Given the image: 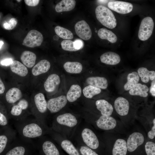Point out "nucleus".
<instances>
[{
	"mask_svg": "<svg viewBox=\"0 0 155 155\" xmlns=\"http://www.w3.org/2000/svg\"><path fill=\"white\" fill-rule=\"evenodd\" d=\"M62 49L66 51H78L74 46L73 42L70 40H64L61 42Z\"/></svg>",
	"mask_w": 155,
	"mask_h": 155,
	"instance_id": "c9c22d12",
	"label": "nucleus"
},
{
	"mask_svg": "<svg viewBox=\"0 0 155 155\" xmlns=\"http://www.w3.org/2000/svg\"><path fill=\"white\" fill-rule=\"evenodd\" d=\"M34 155H40L39 153H37L36 152L35 154Z\"/></svg>",
	"mask_w": 155,
	"mask_h": 155,
	"instance_id": "09e8293b",
	"label": "nucleus"
},
{
	"mask_svg": "<svg viewBox=\"0 0 155 155\" xmlns=\"http://www.w3.org/2000/svg\"><path fill=\"white\" fill-rule=\"evenodd\" d=\"M18 23L17 20L15 18H11L8 22H6L3 25V28L7 30H11L14 28Z\"/></svg>",
	"mask_w": 155,
	"mask_h": 155,
	"instance_id": "4c0bfd02",
	"label": "nucleus"
},
{
	"mask_svg": "<svg viewBox=\"0 0 155 155\" xmlns=\"http://www.w3.org/2000/svg\"><path fill=\"white\" fill-rule=\"evenodd\" d=\"M13 61L11 58H7L2 60L0 62L1 65L5 66L10 65Z\"/></svg>",
	"mask_w": 155,
	"mask_h": 155,
	"instance_id": "79ce46f5",
	"label": "nucleus"
},
{
	"mask_svg": "<svg viewBox=\"0 0 155 155\" xmlns=\"http://www.w3.org/2000/svg\"><path fill=\"white\" fill-rule=\"evenodd\" d=\"M22 97V94L20 90L13 87L7 91L5 95V99L9 104H13L20 100Z\"/></svg>",
	"mask_w": 155,
	"mask_h": 155,
	"instance_id": "5701e85b",
	"label": "nucleus"
},
{
	"mask_svg": "<svg viewBox=\"0 0 155 155\" xmlns=\"http://www.w3.org/2000/svg\"><path fill=\"white\" fill-rule=\"evenodd\" d=\"M150 92L153 96H155V80H152L150 88Z\"/></svg>",
	"mask_w": 155,
	"mask_h": 155,
	"instance_id": "c03bdc74",
	"label": "nucleus"
},
{
	"mask_svg": "<svg viewBox=\"0 0 155 155\" xmlns=\"http://www.w3.org/2000/svg\"><path fill=\"white\" fill-rule=\"evenodd\" d=\"M96 17L104 26L113 29L116 26L117 20L112 11L107 7L102 5L98 6L95 9Z\"/></svg>",
	"mask_w": 155,
	"mask_h": 155,
	"instance_id": "20e7f679",
	"label": "nucleus"
},
{
	"mask_svg": "<svg viewBox=\"0 0 155 155\" xmlns=\"http://www.w3.org/2000/svg\"><path fill=\"white\" fill-rule=\"evenodd\" d=\"M36 56L34 53L28 51H24L22 54L20 59L23 64L30 68L35 65Z\"/></svg>",
	"mask_w": 155,
	"mask_h": 155,
	"instance_id": "b1692460",
	"label": "nucleus"
},
{
	"mask_svg": "<svg viewBox=\"0 0 155 155\" xmlns=\"http://www.w3.org/2000/svg\"><path fill=\"white\" fill-rule=\"evenodd\" d=\"M137 73L141 77L142 81L144 82H148L150 80H153L155 78V72L150 71L146 68L141 67L137 70Z\"/></svg>",
	"mask_w": 155,
	"mask_h": 155,
	"instance_id": "c756f323",
	"label": "nucleus"
},
{
	"mask_svg": "<svg viewBox=\"0 0 155 155\" xmlns=\"http://www.w3.org/2000/svg\"><path fill=\"white\" fill-rule=\"evenodd\" d=\"M75 29L77 35L84 40H88L91 37V29L89 25L84 20H82L76 23L75 26Z\"/></svg>",
	"mask_w": 155,
	"mask_h": 155,
	"instance_id": "4468645a",
	"label": "nucleus"
},
{
	"mask_svg": "<svg viewBox=\"0 0 155 155\" xmlns=\"http://www.w3.org/2000/svg\"><path fill=\"white\" fill-rule=\"evenodd\" d=\"M4 42L2 41H0V49L1 48Z\"/></svg>",
	"mask_w": 155,
	"mask_h": 155,
	"instance_id": "49530a36",
	"label": "nucleus"
},
{
	"mask_svg": "<svg viewBox=\"0 0 155 155\" xmlns=\"http://www.w3.org/2000/svg\"><path fill=\"white\" fill-rule=\"evenodd\" d=\"M98 2H107L108 1H107V0H98Z\"/></svg>",
	"mask_w": 155,
	"mask_h": 155,
	"instance_id": "de8ad7c7",
	"label": "nucleus"
},
{
	"mask_svg": "<svg viewBox=\"0 0 155 155\" xmlns=\"http://www.w3.org/2000/svg\"><path fill=\"white\" fill-rule=\"evenodd\" d=\"M16 131L21 138L32 140L40 137L44 133L42 122L35 117H28L20 121H15Z\"/></svg>",
	"mask_w": 155,
	"mask_h": 155,
	"instance_id": "f257e3e1",
	"label": "nucleus"
},
{
	"mask_svg": "<svg viewBox=\"0 0 155 155\" xmlns=\"http://www.w3.org/2000/svg\"><path fill=\"white\" fill-rule=\"evenodd\" d=\"M82 42L80 40H77L73 42L74 47L78 50H80L82 46Z\"/></svg>",
	"mask_w": 155,
	"mask_h": 155,
	"instance_id": "37998d69",
	"label": "nucleus"
},
{
	"mask_svg": "<svg viewBox=\"0 0 155 155\" xmlns=\"http://www.w3.org/2000/svg\"><path fill=\"white\" fill-rule=\"evenodd\" d=\"M55 31L57 35L63 39L70 40L73 38V33L66 28L57 26L55 28Z\"/></svg>",
	"mask_w": 155,
	"mask_h": 155,
	"instance_id": "473e14b6",
	"label": "nucleus"
},
{
	"mask_svg": "<svg viewBox=\"0 0 155 155\" xmlns=\"http://www.w3.org/2000/svg\"><path fill=\"white\" fill-rule=\"evenodd\" d=\"M114 106L124 125L126 126L133 123L134 120L129 115L130 104L127 100L122 97H118L114 101Z\"/></svg>",
	"mask_w": 155,
	"mask_h": 155,
	"instance_id": "7ed1b4c3",
	"label": "nucleus"
},
{
	"mask_svg": "<svg viewBox=\"0 0 155 155\" xmlns=\"http://www.w3.org/2000/svg\"><path fill=\"white\" fill-rule=\"evenodd\" d=\"M154 28V22L150 17L144 18L142 21L138 33L139 39L142 41L148 39L152 35Z\"/></svg>",
	"mask_w": 155,
	"mask_h": 155,
	"instance_id": "0eeeda50",
	"label": "nucleus"
},
{
	"mask_svg": "<svg viewBox=\"0 0 155 155\" xmlns=\"http://www.w3.org/2000/svg\"><path fill=\"white\" fill-rule=\"evenodd\" d=\"M86 81L89 85L100 89H105L108 86L107 80L103 77H90L86 79Z\"/></svg>",
	"mask_w": 155,
	"mask_h": 155,
	"instance_id": "412c9836",
	"label": "nucleus"
},
{
	"mask_svg": "<svg viewBox=\"0 0 155 155\" xmlns=\"http://www.w3.org/2000/svg\"><path fill=\"white\" fill-rule=\"evenodd\" d=\"M34 103L35 110L33 115L36 118L42 122L41 115L46 112L47 108L44 95L41 93L36 94L34 97Z\"/></svg>",
	"mask_w": 155,
	"mask_h": 155,
	"instance_id": "6e6552de",
	"label": "nucleus"
},
{
	"mask_svg": "<svg viewBox=\"0 0 155 155\" xmlns=\"http://www.w3.org/2000/svg\"><path fill=\"white\" fill-rule=\"evenodd\" d=\"M101 61L105 64L114 65L118 64L121 58L117 54L113 52H107L102 54L100 57Z\"/></svg>",
	"mask_w": 155,
	"mask_h": 155,
	"instance_id": "aec40b11",
	"label": "nucleus"
},
{
	"mask_svg": "<svg viewBox=\"0 0 155 155\" xmlns=\"http://www.w3.org/2000/svg\"><path fill=\"white\" fill-rule=\"evenodd\" d=\"M100 89L89 85L85 87L83 90L84 96L86 98H92L94 96L100 93Z\"/></svg>",
	"mask_w": 155,
	"mask_h": 155,
	"instance_id": "f704fd0d",
	"label": "nucleus"
},
{
	"mask_svg": "<svg viewBox=\"0 0 155 155\" xmlns=\"http://www.w3.org/2000/svg\"><path fill=\"white\" fill-rule=\"evenodd\" d=\"M98 35L100 38L107 40L112 43H115L117 40L116 35L111 31L105 28L100 29L98 31Z\"/></svg>",
	"mask_w": 155,
	"mask_h": 155,
	"instance_id": "c85d7f7f",
	"label": "nucleus"
},
{
	"mask_svg": "<svg viewBox=\"0 0 155 155\" xmlns=\"http://www.w3.org/2000/svg\"><path fill=\"white\" fill-rule=\"evenodd\" d=\"M0 18H1V16H0Z\"/></svg>",
	"mask_w": 155,
	"mask_h": 155,
	"instance_id": "3c124183",
	"label": "nucleus"
},
{
	"mask_svg": "<svg viewBox=\"0 0 155 155\" xmlns=\"http://www.w3.org/2000/svg\"><path fill=\"white\" fill-rule=\"evenodd\" d=\"M149 90V88L146 85L138 83L130 90L129 92L131 95L146 97L148 96L147 92Z\"/></svg>",
	"mask_w": 155,
	"mask_h": 155,
	"instance_id": "cd10ccee",
	"label": "nucleus"
},
{
	"mask_svg": "<svg viewBox=\"0 0 155 155\" xmlns=\"http://www.w3.org/2000/svg\"><path fill=\"white\" fill-rule=\"evenodd\" d=\"M5 89V86L0 78V94H2L4 92Z\"/></svg>",
	"mask_w": 155,
	"mask_h": 155,
	"instance_id": "a18cd8bd",
	"label": "nucleus"
},
{
	"mask_svg": "<svg viewBox=\"0 0 155 155\" xmlns=\"http://www.w3.org/2000/svg\"><path fill=\"white\" fill-rule=\"evenodd\" d=\"M67 102L66 96L61 95L49 99L47 102V108L51 113H56L63 108Z\"/></svg>",
	"mask_w": 155,
	"mask_h": 155,
	"instance_id": "ddd939ff",
	"label": "nucleus"
},
{
	"mask_svg": "<svg viewBox=\"0 0 155 155\" xmlns=\"http://www.w3.org/2000/svg\"><path fill=\"white\" fill-rule=\"evenodd\" d=\"M56 120L59 124L70 127L75 126L78 123V121L75 117L69 113L60 115L57 116Z\"/></svg>",
	"mask_w": 155,
	"mask_h": 155,
	"instance_id": "f3484780",
	"label": "nucleus"
},
{
	"mask_svg": "<svg viewBox=\"0 0 155 155\" xmlns=\"http://www.w3.org/2000/svg\"><path fill=\"white\" fill-rule=\"evenodd\" d=\"M43 41V36L38 31L32 30L28 32L24 38L22 45L33 48L40 46Z\"/></svg>",
	"mask_w": 155,
	"mask_h": 155,
	"instance_id": "9d476101",
	"label": "nucleus"
},
{
	"mask_svg": "<svg viewBox=\"0 0 155 155\" xmlns=\"http://www.w3.org/2000/svg\"><path fill=\"white\" fill-rule=\"evenodd\" d=\"M80 151L82 155H99L91 148L86 146H82Z\"/></svg>",
	"mask_w": 155,
	"mask_h": 155,
	"instance_id": "58836bf2",
	"label": "nucleus"
},
{
	"mask_svg": "<svg viewBox=\"0 0 155 155\" xmlns=\"http://www.w3.org/2000/svg\"><path fill=\"white\" fill-rule=\"evenodd\" d=\"M63 67L67 72L71 73H79L82 71V64L78 62L68 61L63 65Z\"/></svg>",
	"mask_w": 155,
	"mask_h": 155,
	"instance_id": "7c9ffc66",
	"label": "nucleus"
},
{
	"mask_svg": "<svg viewBox=\"0 0 155 155\" xmlns=\"http://www.w3.org/2000/svg\"><path fill=\"white\" fill-rule=\"evenodd\" d=\"M144 135L139 131H135L129 135L126 141L127 150L130 152L135 151L145 142Z\"/></svg>",
	"mask_w": 155,
	"mask_h": 155,
	"instance_id": "1a4fd4ad",
	"label": "nucleus"
},
{
	"mask_svg": "<svg viewBox=\"0 0 155 155\" xmlns=\"http://www.w3.org/2000/svg\"><path fill=\"white\" fill-rule=\"evenodd\" d=\"M109 8L121 14H126L131 12L133 8V5L129 3L119 1H112L108 4Z\"/></svg>",
	"mask_w": 155,
	"mask_h": 155,
	"instance_id": "2eb2a0df",
	"label": "nucleus"
},
{
	"mask_svg": "<svg viewBox=\"0 0 155 155\" xmlns=\"http://www.w3.org/2000/svg\"><path fill=\"white\" fill-rule=\"evenodd\" d=\"M10 66L11 71L19 76L24 77L28 73V71L27 67L18 61H13Z\"/></svg>",
	"mask_w": 155,
	"mask_h": 155,
	"instance_id": "a878e982",
	"label": "nucleus"
},
{
	"mask_svg": "<svg viewBox=\"0 0 155 155\" xmlns=\"http://www.w3.org/2000/svg\"><path fill=\"white\" fill-rule=\"evenodd\" d=\"M97 109L102 115L111 116L113 111L112 105L104 99L97 100L95 103Z\"/></svg>",
	"mask_w": 155,
	"mask_h": 155,
	"instance_id": "dca6fc26",
	"label": "nucleus"
},
{
	"mask_svg": "<svg viewBox=\"0 0 155 155\" xmlns=\"http://www.w3.org/2000/svg\"><path fill=\"white\" fill-rule=\"evenodd\" d=\"M28 101L25 99L20 100L17 103L13 105L10 111V117L15 121L20 120L27 117L24 114L29 107Z\"/></svg>",
	"mask_w": 155,
	"mask_h": 155,
	"instance_id": "39448f33",
	"label": "nucleus"
},
{
	"mask_svg": "<svg viewBox=\"0 0 155 155\" xmlns=\"http://www.w3.org/2000/svg\"><path fill=\"white\" fill-rule=\"evenodd\" d=\"M81 93L80 86L78 84H73L71 86L67 92V100L69 102H74L80 97Z\"/></svg>",
	"mask_w": 155,
	"mask_h": 155,
	"instance_id": "bb28decb",
	"label": "nucleus"
},
{
	"mask_svg": "<svg viewBox=\"0 0 155 155\" xmlns=\"http://www.w3.org/2000/svg\"><path fill=\"white\" fill-rule=\"evenodd\" d=\"M126 141L118 138L115 141L112 149L113 155H126L127 152Z\"/></svg>",
	"mask_w": 155,
	"mask_h": 155,
	"instance_id": "6ab92c4d",
	"label": "nucleus"
},
{
	"mask_svg": "<svg viewBox=\"0 0 155 155\" xmlns=\"http://www.w3.org/2000/svg\"><path fill=\"white\" fill-rule=\"evenodd\" d=\"M82 136L84 142L90 148L96 149L98 147L99 140L96 135L90 129H84L82 132Z\"/></svg>",
	"mask_w": 155,
	"mask_h": 155,
	"instance_id": "f8f14e48",
	"label": "nucleus"
},
{
	"mask_svg": "<svg viewBox=\"0 0 155 155\" xmlns=\"http://www.w3.org/2000/svg\"><path fill=\"white\" fill-rule=\"evenodd\" d=\"M51 64L49 61L42 60L38 63L33 67L32 72L34 76H37L47 72L50 69Z\"/></svg>",
	"mask_w": 155,
	"mask_h": 155,
	"instance_id": "4be33fe9",
	"label": "nucleus"
},
{
	"mask_svg": "<svg viewBox=\"0 0 155 155\" xmlns=\"http://www.w3.org/2000/svg\"><path fill=\"white\" fill-rule=\"evenodd\" d=\"M16 130L8 126L5 127L4 133L0 134V155L3 154L16 138Z\"/></svg>",
	"mask_w": 155,
	"mask_h": 155,
	"instance_id": "423d86ee",
	"label": "nucleus"
},
{
	"mask_svg": "<svg viewBox=\"0 0 155 155\" xmlns=\"http://www.w3.org/2000/svg\"><path fill=\"white\" fill-rule=\"evenodd\" d=\"M75 4L74 0H63L56 5L55 10L58 13L70 11L74 8Z\"/></svg>",
	"mask_w": 155,
	"mask_h": 155,
	"instance_id": "393cba45",
	"label": "nucleus"
},
{
	"mask_svg": "<svg viewBox=\"0 0 155 155\" xmlns=\"http://www.w3.org/2000/svg\"><path fill=\"white\" fill-rule=\"evenodd\" d=\"M37 150L44 155H60L59 150L52 141L46 140L35 142Z\"/></svg>",
	"mask_w": 155,
	"mask_h": 155,
	"instance_id": "9b49d317",
	"label": "nucleus"
},
{
	"mask_svg": "<svg viewBox=\"0 0 155 155\" xmlns=\"http://www.w3.org/2000/svg\"><path fill=\"white\" fill-rule=\"evenodd\" d=\"M60 82L59 76L56 74L50 75L47 78L44 84V87L47 92L54 91Z\"/></svg>",
	"mask_w": 155,
	"mask_h": 155,
	"instance_id": "a211bd4d",
	"label": "nucleus"
},
{
	"mask_svg": "<svg viewBox=\"0 0 155 155\" xmlns=\"http://www.w3.org/2000/svg\"><path fill=\"white\" fill-rule=\"evenodd\" d=\"M35 142L32 140L17 137L3 155H34L36 152Z\"/></svg>",
	"mask_w": 155,
	"mask_h": 155,
	"instance_id": "f03ea898",
	"label": "nucleus"
},
{
	"mask_svg": "<svg viewBox=\"0 0 155 155\" xmlns=\"http://www.w3.org/2000/svg\"><path fill=\"white\" fill-rule=\"evenodd\" d=\"M39 0H25L26 4L28 6L34 7L37 5L39 3Z\"/></svg>",
	"mask_w": 155,
	"mask_h": 155,
	"instance_id": "a19ab883",
	"label": "nucleus"
},
{
	"mask_svg": "<svg viewBox=\"0 0 155 155\" xmlns=\"http://www.w3.org/2000/svg\"><path fill=\"white\" fill-rule=\"evenodd\" d=\"M145 150L147 155H155V143L152 141L146 142Z\"/></svg>",
	"mask_w": 155,
	"mask_h": 155,
	"instance_id": "e433bc0d",
	"label": "nucleus"
},
{
	"mask_svg": "<svg viewBox=\"0 0 155 155\" xmlns=\"http://www.w3.org/2000/svg\"><path fill=\"white\" fill-rule=\"evenodd\" d=\"M61 146L63 150L69 155H80L78 150L69 140L63 141L61 143Z\"/></svg>",
	"mask_w": 155,
	"mask_h": 155,
	"instance_id": "72a5a7b5",
	"label": "nucleus"
},
{
	"mask_svg": "<svg viewBox=\"0 0 155 155\" xmlns=\"http://www.w3.org/2000/svg\"><path fill=\"white\" fill-rule=\"evenodd\" d=\"M140 77L137 72L134 71L129 73L127 76V82L124 86L125 90H130L138 83Z\"/></svg>",
	"mask_w": 155,
	"mask_h": 155,
	"instance_id": "2f4dec72",
	"label": "nucleus"
},
{
	"mask_svg": "<svg viewBox=\"0 0 155 155\" xmlns=\"http://www.w3.org/2000/svg\"><path fill=\"white\" fill-rule=\"evenodd\" d=\"M17 1H19V2H20V1H21V0H17Z\"/></svg>",
	"mask_w": 155,
	"mask_h": 155,
	"instance_id": "8fccbe9b",
	"label": "nucleus"
},
{
	"mask_svg": "<svg viewBox=\"0 0 155 155\" xmlns=\"http://www.w3.org/2000/svg\"><path fill=\"white\" fill-rule=\"evenodd\" d=\"M8 118L5 115L0 111V125L3 127L8 126Z\"/></svg>",
	"mask_w": 155,
	"mask_h": 155,
	"instance_id": "ea45409f",
	"label": "nucleus"
}]
</instances>
